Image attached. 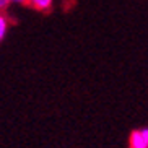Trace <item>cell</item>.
I'll list each match as a JSON object with an SVG mask.
<instances>
[{"label":"cell","instance_id":"cell-5","mask_svg":"<svg viewBox=\"0 0 148 148\" xmlns=\"http://www.w3.org/2000/svg\"><path fill=\"white\" fill-rule=\"evenodd\" d=\"M28 0H13V5H26Z\"/></svg>","mask_w":148,"mask_h":148},{"label":"cell","instance_id":"cell-1","mask_svg":"<svg viewBox=\"0 0 148 148\" xmlns=\"http://www.w3.org/2000/svg\"><path fill=\"white\" fill-rule=\"evenodd\" d=\"M129 148H148V127L135 129L129 137Z\"/></svg>","mask_w":148,"mask_h":148},{"label":"cell","instance_id":"cell-3","mask_svg":"<svg viewBox=\"0 0 148 148\" xmlns=\"http://www.w3.org/2000/svg\"><path fill=\"white\" fill-rule=\"evenodd\" d=\"M10 25H12V21H10L8 15L5 13V12H0V42L7 38L8 29H10Z\"/></svg>","mask_w":148,"mask_h":148},{"label":"cell","instance_id":"cell-4","mask_svg":"<svg viewBox=\"0 0 148 148\" xmlns=\"http://www.w3.org/2000/svg\"><path fill=\"white\" fill-rule=\"evenodd\" d=\"M12 5H13V0H0V12H7Z\"/></svg>","mask_w":148,"mask_h":148},{"label":"cell","instance_id":"cell-2","mask_svg":"<svg viewBox=\"0 0 148 148\" xmlns=\"http://www.w3.org/2000/svg\"><path fill=\"white\" fill-rule=\"evenodd\" d=\"M56 0H28V5L38 12H49L54 7Z\"/></svg>","mask_w":148,"mask_h":148}]
</instances>
